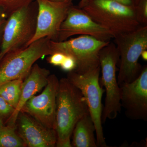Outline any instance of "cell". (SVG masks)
I'll return each instance as SVG.
<instances>
[{"mask_svg":"<svg viewBox=\"0 0 147 147\" xmlns=\"http://www.w3.org/2000/svg\"><path fill=\"white\" fill-rule=\"evenodd\" d=\"M121 104L128 118L147 121V66L143 67L139 77L120 86Z\"/></svg>","mask_w":147,"mask_h":147,"instance_id":"7c38bea8","label":"cell"},{"mask_svg":"<svg viewBox=\"0 0 147 147\" xmlns=\"http://www.w3.org/2000/svg\"><path fill=\"white\" fill-rule=\"evenodd\" d=\"M112 1L118 2L125 5L134 7L137 0H112Z\"/></svg>","mask_w":147,"mask_h":147,"instance_id":"cb8c5ba5","label":"cell"},{"mask_svg":"<svg viewBox=\"0 0 147 147\" xmlns=\"http://www.w3.org/2000/svg\"><path fill=\"white\" fill-rule=\"evenodd\" d=\"M56 102V147H71L74 129L80 119L89 113L86 102L81 91L64 78L59 81Z\"/></svg>","mask_w":147,"mask_h":147,"instance_id":"6da1fadb","label":"cell"},{"mask_svg":"<svg viewBox=\"0 0 147 147\" xmlns=\"http://www.w3.org/2000/svg\"><path fill=\"white\" fill-rule=\"evenodd\" d=\"M32 3L7 18L1 40L0 62L8 53L28 46L34 35L37 5L35 8Z\"/></svg>","mask_w":147,"mask_h":147,"instance_id":"5b68a950","label":"cell"},{"mask_svg":"<svg viewBox=\"0 0 147 147\" xmlns=\"http://www.w3.org/2000/svg\"><path fill=\"white\" fill-rule=\"evenodd\" d=\"M35 0H0V8L7 17L15 11L30 5Z\"/></svg>","mask_w":147,"mask_h":147,"instance_id":"ac0fdd59","label":"cell"},{"mask_svg":"<svg viewBox=\"0 0 147 147\" xmlns=\"http://www.w3.org/2000/svg\"><path fill=\"white\" fill-rule=\"evenodd\" d=\"M4 124V122L0 119V125H2Z\"/></svg>","mask_w":147,"mask_h":147,"instance_id":"83f0119b","label":"cell"},{"mask_svg":"<svg viewBox=\"0 0 147 147\" xmlns=\"http://www.w3.org/2000/svg\"><path fill=\"white\" fill-rule=\"evenodd\" d=\"M14 108L0 96V119L5 123L11 116Z\"/></svg>","mask_w":147,"mask_h":147,"instance_id":"ffe728a7","label":"cell"},{"mask_svg":"<svg viewBox=\"0 0 147 147\" xmlns=\"http://www.w3.org/2000/svg\"><path fill=\"white\" fill-rule=\"evenodd\" d=\"M97 24L114 35L132 31L142 26L134 6L112 0H88L82 8Z\"/></svg>","mask_w":147,"mask_h":147,"instance_id":"3957f363","label":"cell"},{"mask_svg":"<svg viewBox=\"0 0 147 147\" xmlns=\"http://www.w3.org/2000/svg\"><path fill=\"white\" fill-rule=\"evenodd\" d=\"M66 57L65 54L59 52H55L49 55L47 58V62L55 66H60Z\"/></svg>","mask_w":147,"mask_h":147,"instance_id":"7402d4cb","label":"cell"},{"mask_svg":"<svg viewBox=\"0 0 147 147\" xmlns=\"http://www.w3.org/2000/svg\"><path fill=\"white\" fill-rule=\"evenodd\" d=\"M95 132L94 123L89 113L77 122L74 129L72 147H97Z\"/></svg>","mask_w":147,"mask_h":147,"instance_id":"9a60e30c","label":"cell"},{"mask_svg":"<svg viewBox=\"0 0 147 147\" xmlns=\"http://www.w3.org/2000/svg\"><path fill=\"white\" fill-rule=\"evenodd\" d=\"M119 57L118 83L120 86L137 79L143 67L139 60L144 50H147V26H141L132 31L115 36Z\"/></svg>","mask_w":147,"mask_h":147,"instance_id":"7a4b0ae2","label":"cell"},{"mask_svg":"<svg viewBox=\"0 0 147 147\" xmlns=\"http://www.w3.org/2000/svg\"><path fill=\"white\" fill-rule=\"evenodd\" d=\"M24 80L15 79L0 85V96L14 108V110L20 99Z\"/></svg>","mask_w":147,"mask_h":147,"instance_id":"2e32d148","label":"cell"},{"mask_svg":"<svg viewBox=\"0 0 147 147\" xmlns=\"http://www.w3.org/2000/svg\"><path fill=\"white\" fill-rule=\"evenodd\" d=\"M141 57L144 61H147V50H144L142 52Z\"/></svg>","mask_w":147,"mask_h":147,"instance_id":"484cf974","label":"cell"},{"mask_svg":"<svg viewBox=\"0 0 147 147\" xmlns=\"http://www.w3.org/2000/svg\"><path fill=\"white\" fill-rule=\"evenodd\" d=\"M35 1L37 5L36 28L28 45L45 37L57 41L61 25L73 5L72 3L56 2L49 0Z\"/></svg>","mask_w":147,"mask_h":147,"instance_id":"9c48e42d","label":"cell"},{"mask_svg":"<svg viewBox=\"0 0 147 147\" xmlns=\"http://www.w3.org/2000/svg\"><path fill=\"white\" fill-rule=\"evenodd\" d=\"M24 142L16 131V126L0 125V147H25Z\"/></svg>","mask_w":147,"mask_h":147,"instance_id":"e0dca14e","label":"cell"},{"mask_svg":"<svg viewBox=\"0 0 147 147\" xmlns=\"http://www.w3.org/2000/svg\"><path fill=\"white\" fill-rule=\"evenodd\" d=\"M100 66L83 74L69 72L67 79L82 92L94 123L97 147H108L102 127V99L105 90L100 85Z\"/></svg>","mask_w":147,"mask_h":147,"instance_id":"8992f818","label":"cell"},{"mask_svg":"<svg viewBox=\"0 0 147 147\" xmlns=\"http://www.w3.org/2000/svg\"><path fill=\"white\" fill-rule=\"evenodd\" d=\"M50 74V71L47 69L41 67L37 63L34 65L28 75L24 80L18 105L5 124L16 126L18 114L24 104L30 98L45 88Z\"/></svg>","mask_w":147,"mask_h":147,"instance_id":"5bb4252c","label":"cell"},{"mask_svg":"<svg viewBox=\"0 0 147 147\" xmlns=\"http://www.w3.org/2000/svg\"><path fill=\"white\" fill-rule=\"evenodd\" d=\"M119 57L115 42L110 41L99 52V61L101 80L105 88V105L102 109V123L114 119L121 109L120 88L116 72Z\"/></svg>","mask_w":147,"mask_h":147,"instance_id":"52a82bcc","label":"cell"},{"mask_svg":"<svg viewBox=\"0 0 147 147\" xmlns=\"http://www.w3.org/2000/svg\"><path fill=\"white\" fill-rule=\"evenodd\" d=\"M60 67L63 71L68 72L75 71L76 68V61L73 57L66 55L65 59Z\"/></svg>","mask_w":147,"mask_h":147,"instance_id":"44dd1931","label":"cell"},{"mask_svg":"<svg viewBox=\"0 0 147 147\" xmlns=\"http://www.w3.org/2000/svg\"><path fill=\"white\" fill-rule=\"evenodd\" d=\"M110 42L82 35L64 41L51 40L50 44L53 53L59 52L73 57L76 63L74 71L83 74L100 66L99 52Z\"/></svg>","mask_w":147,"mask_h":147,"instance_id":"ba28073f","label":"cell"},{"mask_svg":"<svg viewBox=\"0 0 147 147\" xmlns=\"http://www.w3.org/2000/svg\"><path fill=\"white\" fill-rule=\"evenodd\" d=\"M50 40L43 38L5 55L0 62V85L15 79H26L37 61L53 54Z\"/></svg>","mask_w":147,"mask_h":147,"instance_id":"277c9868","label":"cell"},{"mask_svg":"<svg viewBox=\"0 0 147 147\" xmlns=\"http://www.w3.org/2000/svg\"><path fill=\"white\" fill-rule=\"evenodd\" d=\"M16 127L26 147H56L57 137L55 129L44 126L27 113L20 111Z\"/></svg>","mask_w":147,"mask_h":147,"instance_id":"4fadbf2b","label":"cell"},{"mask_svg":"<svg viewBox=\"0 0 147 147\" xmlns=\"http://www.w3.org/2000/svg\"><path fill=\"white\" fill-rule=\"evenodd\" d=\"M134 8L139 24L142 26H147V0H137Z\"/></svg>","mask_w":147,"mask_h":147,"instance_id":"d6986e66","label":"cell"},{"mask_svg":"<svg viewBox=\"0 0 147 147\" xmlns=\"http://www.w3.org/2000/svg\"><path fill=\"white\" fill-rule=\"evenodd\" d=\"M76 35L90 36L104 41H110L114 38L112 32L94 21L83 9L72 5L61 25L57 41Z\"/></svg>","mask_w":147,"mask_h":147,"instance_id":"30bf717a","label":"cell"},{"mask_svg":"<svg viewBox=\"0 0 147 147\" xmlns=\"http://www.w3.org/2000/svg\"><path fill=\"white\" fill-rule=\"evenodd\" d=\"M49 1L56 2L72 3L73 0H49Z\"/></svg>","mask_w":147,"mask_h":147,"instance_id":"4316f807","label":"cell"},{"mask_svg":"<svg viewBox=\"0 0 147 147\" xmlns=\"http://www.w3.org/2000/svg\"><path fill=\"white\" fill-rule=\"evenodd\" d=\"M88 0H81L79 3V6L80 8H82L87 4Z\"/></svg>","mask_w":147,"mask_h":147,"instance_id":"d4e9b609","label":"cell"},{"mask_svg":"<svg viewBox=\"0 0 147 147\" xmlns=\"http://www.w3.org/2000/svg\"><path fill=\"white\" fill-rule=\"evenodd\" d=\"M59 81L55 74H50L42 92L30 98L21 111L28 114L44 126L55 129Z\"/></svg>","mask_w":147,"mask_h":147,"instance_id":"8fae6325","label":"cell"},{"mask_svg":"<svg viewBox=\"0 0 147 147\" xmlns=\"http://www.w3.org/2000/svg\"><path fill=\"white\" fill-rule=\"evenodd\" d=\"M7 18L8 17L6 14L4 12L2 9L0 8V38L1 39L2 37L3 32Z\"/></svg>","mask_w":147,"mask_h":147,"instance_id":"603a6c76","label":"cell"}]
</instances>
